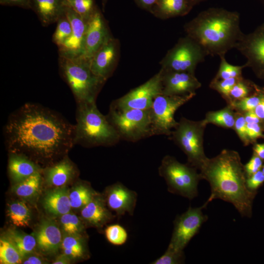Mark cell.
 <instances>
[{
    "instance_id": "cell-4",
    "label": "cell",
    "mask_w": 264,
    "mask_h": 264,
    "mask_svg": "<svg viewBox=\"0 0 264 264\" xmlns=\"http://www.w3.org/2000/svg\"><path fill=\"white\" fill-rule=\"evenodd\" d=\"M75 144L86 147L111 146L121 140L107 116L98 109L96 102L77 104Z\"/></svg>"
},
{
    "instance_id": "cell-46",
    "label": "cell",
    "mask_w": 264,
    "mask_h": 264,
    "mask_svg": "<svg viewBox=\"0 0 264 264\" xmlns=\"http://www.w3.org/2000/svg\"><path fill=\"white\" fill-rule=\"evenodd\" d=\"M243 114L246 123H259L262 125L261 120L253 110L243 112Z\"/></svg>"
},
{
    "instance_id": "cell-33",
    "label": "cell",
    "mask_w": 264,
    "mask_h": 264,
    "mask_svg": "<svg viewBox=\"0 0 264 264\" xmlns=\"http://www.w3.org/2000/svg\"><path fill=\"white\" fill-rule=\"evenodd\" d=\"M256 87L257 85L254 83L242 78L234 86L228 96L224 99L228 104L243 99L252 94L256 90Z\"/></svg>"
},
{
    "instance_id": "cell-5",
    "label": "cell",
    "mask_w": 264,
    "mask_h": 264,
    "mask_svg": "<svg viewBox=\"0 0 264 264\" xmlns=\"http://www.w3.org/2000/svg\"><path fill=\"white\" fill-rule=\"evenodd\" d=\"M60 75L70 88L77 104L96 102L105 80L92 72L89 61L83 57L59 55Z\"/></svg>"
},
{
    "instance_id": "cell-54",
    "label": "cell",
    "mask_w": 264,
    "mask_h": 264,
    "mask_svg": "<svg viewBox=\"0 0 264 264\" xmlns=\"http://www.w3.org/2000/svg\"><path fill=\"white\" fill-rule=\"evenodd\" d=\"M262 171L263 172L264 175V165L263 166H262Z\"/></svg>"
},
{
    "instance_id": "cell-40",
    "label": "cell",
    "mask_w": 264,
    "mask_h": 264,
    "mask_svg": "<svg viewBox=\"0 0 264 264\" xmlns=\"http://www.w3.org/2000/svg\"><path fill=\"white\" fill-rule=\"evenodd\" d=\"M242 78H243L242 76L221 80L213 78L210 83L209 87L211 88L218 91L225 99L228 96L234 86Z\"/></svg>"
},
{
    "instance_id": "cell-10",
    "label": "cell",
    "mask_w": 264,
    "mask_h": 264,
    "mask_svg": "<svg viewBox=\"0 0 264 264\" xmlns=\"http://www.w3.org/2000/svg\"><path fill=\"white\" fill-rule=\"evenodd\" d=\"M195 95H157L150 109L152 135L170 136L178 124L174 118L176 111Z\"/></svg>"
},
{
    "instance_id": "cell-26",
    "label": "cell",
    "mask_w": 264,
    "mask_h": 264,
    "mask_svg": "<svg viewBox=\"0 0 264 264\" xmlns=\"http://www.w3.org/2000/svg\"><path fill=\"white\" fill-rule=\"evenodd\" d=\"M6 238L16 247L23 260L33 252L37 244L33 236L17 230H10Z\"/></svg>"
},
{
    "instance_id": "cell-13",
    "label": "cell",
    "mask_w": 264,
    "mask_h": 264,
    "mask_svg": "<svg viewBox=\"0 0 264 264\" xmlns=\"http://www.w3.org/2000/svg\"><path fill=\"white\" fill-rule=\"evenodd\" d=\"M235 48L246 58V67H250L258 78L264 79V23L252 32L243 34Z\"/></svg>"
},
{
    "instance_id": "cell-36",
    "label": "cell",
    "mask_w": 264,
    "mask_h": 264,
    "mask_svg": "<svg viewBox=\"0 0 264 264\" xmlns=\"http://www.w3.org/2000/svg\"><path fill=\"white\" fill-rule=\"evenodd\" d=\"M65 3L87 22L96 9L93 0H65Z\"/></svg>"
},
{
    "instance_id": "cell-11",
    "label": "cell",
    "mask_w": 264,
    "mask_h": 264,
    "mask_svg": "<svg viewBox=\"0 0 264 264\" xmlns=\"http://www.w3.org/2000/svg\"><path fill=\"white\" fill-rule=\"evenodd\" d=\"M162 71L160 69L144 84L113 101L110 108L117 110L150 109L154 99L162 94Z\"/></svg>"
},
{
    "instance_id": "cell-6",
    "label": "cell",
    "mask_w": 264,
    "mask_h": 264,
    "mask_svg": "<svg viewBox=\"0 0 264 264\" xmlns=\"http://www.w3.org/2000/svg\"><path fill=\"white\" fill-rule=\"evenodd\" d=\"M197 169L179 162L171 155L165 156L158 167V174L166 181L168 191L190 200L198 196V185L202 179Z\"/></svg>"
},
{
    "instance_id": "cell-42",
    "label": "cell",
    "mask_w": 264,
    "mask_h": 264,
    "mask_svg": "<svg viewBox=\"0 0 264 264\" xmlns=\"http://www.w3.org/2000/svg\"><path fill=\"white\" fill-rule=\"evenodd\" d=\"M246 124L243 113L236 111L234 130L244 146L251 143L247 134Z\"/></svg>"
},
{
    "instance_id": "cell-28",
    "label": "cell",
    "mask_w": 264,
    "mask_h": 264,
    "mask_svg": "<svg viewBox=\"0 0 264 264\" xmlns=\"http://www.w3.org/2000/svg\"><path fill=\"white\" fill-rule=\"evenodd\" d=\"M204 120L207 124L211 123L226 129H234L235 122V112L229 105L224 108L206 113Z\"/></svg>"
},
{
    "instance_id": "cell-53",
    "label": "cell",
    "mask_w": 264,
    "mask_h": 264,
    "mask_svg": "<svg viewBox=\"0 0 264 264\" xmlns=\"http://www.w3.org/2000/svg\"><path fill=\"white\" fill-rule=\"evenodd\" d=\"M191 0L193 2V3L194 4V5H195L196 4L205 0Z\"/></svg>"
},
{
    "instance_id": "cell-32",
    "label": "cell",
    "mask_w": 264,
    "mask_h": 264,
    "mask_svg": "<svg viewBox=\"0 0 264 264\" xmlns=\"http://www.w3.org/2000/svg\"><path fill=\"white\" fill-rule=\"evenodd\" d=\"M23 259L14 244L7 238L0 240V262L2 264H18Z\"/></svg>"
},
{
    "instance_id": "cell-17",
    "label": "cell",
    "mask_w": 264,
    "mask_h": 264,
    "mask_svg": "<svg viewBox=\"0 0 264 264\" xmlns=\"http://www.w3.org/2000/svg\"><path fill=\"white\" fill-rule=\"evenodd\" d=\"M162 71V94L166 95H185L196 93L201 84L195 73L185 71Z\"/></svg>"
},
{
    "instance_id": "cell-9",
    "label": "cell",
    "mask_w": 264,
    "mask_h": 264,
    "mask_svg": "<svg viewBox=\"0 0 264 264\" xmlns=\"http://www.w3.org/2000/svg\"><path fill=\"white\" fill-rule=\"evenodd\" d=\"M207 55L193 39L186 36L179 39L160 62L166 71H185L195 73L197 65Z\"/></svg>"
},
{
    "instance_id": "cell-51",
    "label": "cell",
    "mask_w": 264,
    "mask_h": 264,
    "mask_svg": "<svg viewBox=\"0 0 264 264\" xmlns=\"http://www.w3.org/2000/svg\"><path fill=\"white\" fill-rule=\"evenodd\" d=\"M253 150L254 154L264 160V143L254 144Z\"/></svg>"
},
{
    "instance_id": "cell-39",
    "label": "cell",
    "mask_w": 264,
    "mask_h": 264,
    "mask_svg": "<svg viewBox=\"0 0 264 264\" xmlns=\"http://www.w3.org/2000/svg\"><path fill=\"white\" fill-rule=\"evenodd\" d=\"M61 223L63 231L67 234L79 235L84 229V226L79 218L69 212L61 217Z\"/></svg>"
},
{
    "instance_id": "cell-47",
    "label": "cell",
    "mask_w": 264,
    "mask_h": 264,
    "mask_svg": "<svg viewBox=\"0 0 264 264\" xmlns=\"http://www.w3.org/2000/svg\"><path fill=\"white\" fill-rule=\"evenodd\" d=\"M158 0H135L136 4L141 8L151 12Z\"/></svg>"
},
{
    "instance_id": "cell-44",
    "label": "cell",
    "mask_w": 264,
    "mask_h": 264,
    "mask_svg": "<svg viewBox=\"0 0 264 264\" xmlns=\"http://www.w3.org/2000/svg\"><path fill=\"white\" fill-rule=\"evenodd\" d=\"M263 166V160L256 154H253L249 161L244 165L247 177L260 170Z\"/></svg>"
},
{
    "instance_id": "cell-38",
    "label": "cell",
    "mask_w": 264,
    "mask_h": 264,
    "mask_svg": "<svg viewBox=\"0 0 264 264\" xmlns=\"http://www.w3.org/2000/svg\"><path fill=\"white\" fill-rule=\"evenodd\" d=\"M220 63L219 70L215 77L217 80L226 79L230 78H239L242 76V70L246 67L242 66H234L229 64L225 58V55L220 56Z\"/></svg>"
},
{
    "instance_id": "cell-15",
    "label": "cell",
    "mask_w": 264,
    "mask_h": 264,
    "mask_svg": "<svg viewBox=\"0 0 264 264\" xmlns=\"http://www.w3.org/2000/svg\"><path fill=\"white\" fill-rule=\"evenodd\" d=\"M112 35L100 11L97 8L87 22L82 57L89 61Z\"/></svg>"
},
{
    "instance_id": "cell-18",
    "label": "cell",
    "mask_w": 264,
    "mask_h": 264,
    "mask_svg": "<svg viewBox=\"0 0 264 264\" xmlns=\"http://www.w3.org/2000/svg\"><path fill=\"white\" fill-rule=\"evenodd\" d=\"M137 194L122 183L116 182L106 191V204L119 217L128 213L132 216L136 204Z\"/></svg>"
},
{
    "instance_id": "cell-48",
    "label": "cell",
    "mask_w": 264,
    "mask_h": 264,
    "mask_svg": "<svg viewBox=\"0 0 264 264\" xmlns=\"http://www.w3.org/2000/svg\"><path fill=\"white\" fill-rule=\"evenodd\" d=\"M4 5H17L24 7H30V0H0Z\"/></svg>"
},
{
    "instance_id": "cell-35",
    "label": "cell",
    "mask_w": 264,
    "mask_h": 264,
    "mask_svg": "<svg viewBox=\"0 0 264 264\" xmlns=\"http://www.w3.org/2000/svg\"><path fill=\"white\" fill-rule=\"evenodd\" d=\"M57 26L52 36V42L60 46L71 35L72 29L70 22L64 12L57 21Z\"/></svg>"
},
{
    "instance_id": "cell-50",
    "label": "cell",
    "mask_w": 264,
    "mask_h": 264,
    "mask_svg": "<svg viewBox=\"0 0 264 264\" xmlns=\"http://www.w3.org/2000/svg\"><path fill=\"white\" fill-rule=\"evenodd\" d=\"M22 263L24 264H42L46 263L39 256H29V255H28L23 259Z\"/></svg>"
},
{
    "instance_id": "cell-20",
    "label": "cell",
    "mask_w": 264,
    "mask_h": 264,
    "mask_svg": "<svg viewBox=\"0 0 264 264\" xmlns=\"http://www.w3.org/2000/svg\"><path fill=\"white\" fill-rule=\"evenodd\" d=\"M106 205L104 198L97 194L81 209V216L88 224L101 227L114 217Z\"/></svg>"
},
{
    "instance_id": "cell-27",
    "label": "cell",
    "mask_w": 264,
    "mask_h": 264,
    "mask_svg": "<svg viewBox=\"0 0 264 264\" xmlns=\"http://www.w3.org/2000/svg\"><path fill=\"white\" fill-rule=\"evenodd\" d=\"M42 181L41 172H38L28 178L16 183L13 188V192L22 198H30L39 192Z\"/></svg>"
},
{
    "instance_id": "cell-3",
    "label": "cell",
    "mask_w": 264,
    "mask_h": 264,
    "mask_svg": "<svg viewBox=\"0 0 264 264\" xmlns=\"http://www.w3.org/2000/svg\"><path fill=\"white\" fill-rule=\"evenodd\" d=\"M237 12L213 8L204 10L187 22V36L196 41L208 55H225L235 48L243 33Z\"/></svg>"
},
{
    "instance_id": "cell-21",
    "label": "cell",
    "mask_w": 264,
    "mask_h": 264,
    "mask_svg": "<svg viewBox=\"0 0 264 264\" xmlns=\"http://www.w3.org/2000/svg\"><path fill=\"white\" fill-rule=\"evenodd\" d=\"M65 6V0H30V7L44 26L56 22L64 13Z\"/></svg>"
},
{
    "instance_id": "cell-52",
    "label": "cell",
    "mask_w": 264,
    "mask_h": 264,
    "mask_svg": "<svg viewBox=\"0 0 264 264\" xmlns=\"http://www.w3.org/2000/svg\"><path fill=\"white\" fill-rule=\"evenodd\" d=\"M71 259L67 255L63 254L57 258L53 263V264H70Z\"/></svg>"
},
{
    "instance_id": "cell-43",
    "label": "cell",
    "mask_w": 264,
    "mask_h": 264,
    "mask_svg": "<svg viewBox=\"0 0 264 264\" xmlns=\"http://www.w3.org/2000/svg\"><path fill=\"white\" fill-rule=\"evenodd\" d=\"M247 134L251 143H254L259 138H264L263 126L259 123H247Z\"/></svg>"
},
{
    "instance_id": "cell-41",
    "label": "cell",
    "mask_w": 264,
    "mask_h": 264,
    "mask_svg": "<svg viewBox=\"0 0 264 264\" xmlns=\"http://www.w3.org/2000/svg\"><path fill=\"white\" fill-rule=\"evenodd\" d=\"M183 251H176L167 247L165 253L152 262V264H179L184 262Z\"/></svg>"
},
{
    "instance_id": "cell-7",
    "label": "cell",
    "mask_w": 264,
    "mask_h": 264,
    "mask_svg": "<svg viewBox=\"0 0 264 264\" xmlns=\"http://www.w3.org/2000/svg\"><path fill=\"white\" fill-rule=\"evenodd\" d=\"M207 125L204 119L193 121L182 117L170 136L186 154L187 163L199 170L208 159L203 147V135Z\"/></svg>"
},
{
    "instance_id": "cell-16",
    "label": "cell",
    "mask_w": 264,
    "mask_h": 264,
    "mask_svg": "<svg viewBox=\"0 0 264 264\" xmlns=\"http://www.w3.org/2000/svg\"><path fill=\"white\" fill-rule=\"evenodd\" d=\"M65 13L70 22L72 31L71 36L58 47L59 55L82 57L88 22L67 5L65 6Z\"/></svg>"
},
{
    "instance_id": "cell-49",
    "label": "cell",
    "mask_w": 264,
    "mask_h": 264,
    "mask_svg": "<svg viewBox=\"0 0 264 264\" xmlns=\"http://www.w3.org/2000/svg\"><path fill=\"white\" fill-rule=\"evenodd\" d=\"M253 110L261 120L262 125L264 128V94L261 101Z\"/></svg>"
},
{
    "instance_id": "cell-8",
    "label": "cell",
    "mask_w": 264,
    "mask_h": 264,
    "mask_svg": "<svg viewBox=\"0 0 264 264\" xmlns=\"http://www.w3.org/2000/svg\"><path fill=\"white\" fill-rule=\"evenodd\" d=\"M107 116L121 140L135 142L153 136L150 109L117 110L110 108Z\"/></svg>"
},
{
    "instance_id": "cell-31",
    "label": "cell",
    "mask_w": 264,
    "mask_h": 264,
    "mask_svg": "<svg viewBox=\"0 0 264 264\" xmlns=\"http://www.w3.org/2000/svg\"><path fill=\"white\" fill-rule=\"evenodd\" d=\"M8 215L13 224L18 227H26L31 220L30 211L26 204L21 201L13 202L8 208Z\"/></svg>"
},
{
    "instance_id": "cell-1",
    "label": "cell",
    "mask_w": 264,
    "mask_h": 264,
    "mask_svg": "<svg viewBox=\"0 0 264 264\" xmlns=\"http://www.w3.org/2000/svg\"><path fill=\"white\" fill-rule=\"evenodd\" d=\"M11 153L44 159L64 155L75 145V125L41 105L27 103L9 116L4 128Z\"/></svg>"
},
{
    "instance_id": "cell-22",
    "label": "cell",
    "mask_w": 264,
    "mask_h": 264,
    "mask_svg": "<svg viewBox=\"0 0 264 264\" xmlns=\"http://www.w3.org/2000/svg\"><path fill=\"white\" fill-rule=\"evenodd\" d=\"M194 5L191 0H158L150 12L158 18L167 19L184 16Z\"/></svg>"
},
{
    "instance_id": "cell-34",
    "label": "cell",
    "mask_w": 264,
    "mask_h": 264,
    "mask_svg": "<svg viewBox=\"0 0 264 264\" xmlns=\"http://www.w3.org/2000/svg\"><path fill=\"white\" fill-rule=\"evenodd\" d=\"M263 96L261 88L257 86L256 90L250 95L243 99L232 102L227 105L236 111L243 113L254 110L261 101Z\"/></svg>"
},
{
    "instance_id": "cell-14",
    "label": "cell",
    "mask_w": 264,
    "mask_h": 264,
    "mask_svg": "<svg viewBox=\"0 0 264 264\" xmlns=\"http://www.w3.org/2000/svg\"><path fill=\"white\" fill-rule=\"evenodd\" d=\"M120 42L112 36L89 60L90 68L97 77L107 81L114 71L120 56Z\"/></svg>"
},
{
    "instance_id": "cell-55",
    "label": "cell",
    "mask_w": 264,
    "mask_h": 264,
    "mask_svg": "<svg viewBox=\"0 0 264 264\" xmlns=\"http://www.w3.org/2000/svg\"><path fill=\"white\" fill-rule=\"evenodd\" d=\"M261 89L263 94H264V88H261Z\"/></svg>"
},
{
    "instance_id": "cell-23",
    "label": "cell",
    "mask_w": 264,
    "mask_h": 264,
    "mask_svg": "<svg viewBox=\"0 0 264 264\" xmlns=\"http://www.w3.org/2000/svg\"><path fill=\"white\" fill-rule=\"evenodd\" d=\"M69 192L65 186L48 191L44 196L43 205L45 210L55 216H62L69 212L71 208Z\"/></svg>"
},
{
    "instance_id": "cell-12",
    "label": "cell",
    "mask_w": 264,
    "mask_h": 264,
    "mask_svg": "<svg viewBox=\"0 0 264 264\" xmlns=\"http://www.w3.org/2000/svg\"><path fill=\"white\" fill-rule=\"evenodd\" d=\"M209 203L207 200L201 207H189L186 212L176 217L168 247L183 251L190 241L198 232L202 224L207 220V216L203 214L202 210Z\"/></svg>"
},
{
    "instance_id": "cell-37",
    "label": "cell",
    "mask_w": 264,
    "mask_h": 264,
    "mask_svg": "<svg viewBox=\"0 0 264 264\" xmlns=\"http://www.w3.org/2000/svg\"><path fill=\"white\" fill-rule=\"evenodd\" d=\"M105 234L108 241L116 246L124 244L128 239L127 230L119 224L108 226L105 230Z\"/></svg>"
},
{
    "instance_id": "cell-30",
    "label": "cell",
    "mask_w": 264,
    "mask_h": 264,
    "mask_svg": "<svg viewBox=\"0 0 264 264\" xmlns=\"http://www.w3.org/2000/svg\"><path fill=\"white\" fill-rule=\"evenodd\" d=\"M97 194L86 183L77 185L69 195L71 208L82 209Z\"/></svg>"
},
{
    "instance_id": "cell-19",
    "label": "cell",
    "mask_w": 264,
    "mask_h": 264,
    "mask_svg": "<svg viewBox=\"0 0 264 264\" xmlns=\"http://www.w3.org/2000/svg\"><path fill=\"white\" fill-rule=\"evenodd\" d=\"M37 244L44 252H56L62 241L61 231L57 224L50 220H44L39 225L36 234Z\"/></svg>"
},
{
    "instance_id": "cell-2",
    "label": "cell",
    "mask_w": 264,
    "mask_h": 264,
    "mask_svg": "<svg viewBox=\"0 0 264 264\" xmlns=\"http://www.w3.org/2000/svg\"><path fill=\"white\" fill-rule=\"evenodd\" d=\"M208 182L211 194L207 201L220 199L232 203L242 217H250L255 192L246 185L247 176L239 154L224 149L207 160L199 170Z\"/></svg>"
},
{
    "instance_id": "cell-29",
    "label": "cell",
    "mask_w": 264,
    "mask_h": 264,
    "mask_svg": "<svg viewBox=\"0 0 264 264\" xmlns=\"http://www.w3.org/2000/svg\"><path fill=\"white\" fill-rule=\"evenodd\" d=\"M61 247L64 254L70 259L83 257L86 253L83 239L79 235L67 234L63 238Z\"/></svg>"
},
{
    "instance_id": "cell-25",
    "label": "cell",
    "mask_w": 264,
    "mask_h": 264,
    "mask_svg": "<svg viewBox=\"0 0 264 264\" xmlns=\"http://www.w3.org/2000/svg\"><path fill=\"white\" fill-rule=\"evenodd\" d=\"M76 170L73 163L66 157L48 167L45 170V179L48 184L62 187L74 176Z\"/></svg>"
},
{
    "instance_id": "cell-24",
    "label": "cell",
    "mask_w": 264,
    "mask_h": 264,
    "mask_svg": "<svg viewBox=\"0 0 264 264\" xmlns=\"http://www.w3.org/2000/svg\"><path fill=\"white\" fill-rule=\"evenodd\" d=\"M8 171L12 179L18 183L41 172V169L34 161L27 157L11 153L8 161Z\"/></svg>"
},
{
    "instance_id": "cell-45",
    "label": "cell",
    "mask_w": 264,
    "mask_h": 264,
    "mask_svg": "<svg viewBox=\"0 0 264 264\" xmlns=\"http://www.w3.org/2000/svg\"><path fill=\"white\" fill-rule=\"evenodd\" d=\"M264 182V175L262 171L259 170L247 177L246 185L250 191L255 192Z\"/></svg>"
}]
</instances>
